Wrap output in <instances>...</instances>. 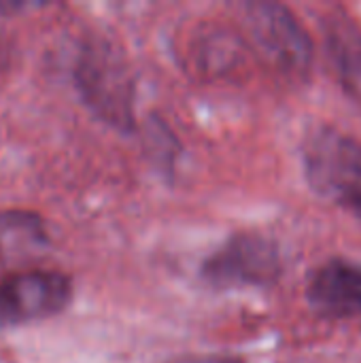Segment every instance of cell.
<instances>
[{
    "label": "cell",
    "mask_w": 361,
    "mask_h": 363,
    "mask_svg": "<svg viewBox=\"0 0 361 363\" xmlns=\"http://www.w3.org/2000/svg\"><path fill=\"white\" fill-rule=\"evenodd\" d=\"M302 160L306 181L321 200L361 213V140L321 128L306 138Z\"/></svg>",
    "instance_id": "obj_1"
},
{
    "label": "cell",
    "mask_w": 361,
    "mask_h": 363,
    "mask_svg": "<svg viewBox=\"0 0 361 363\" xmlns=\"http://www.w3.org/2000/svg\"><path fill=\"white\" fill-rule=\"evenodd\" d=\"M72 283L57 270H28L0 281V330L43 321L68 306Z\"/></svg>",
    "instance_id": "obj_2"
},
{
    "label": "cell",
    "mask_w": 361,
    "mask_h": 363,
    "mask_svg": "<svg viewBox=\"0 0 361 363\" xmlns=\"http://www.w3.org/2000/svg\"><path fill=\"white\" fill-rule=\"evenodd\" d=\"M281 274L277 245L260 234H236L202 266V277L215 287L270 285Z\"/></svg>",
    "instance_id": "obj_3"
},
{
    "label": "cell",
    "mask_w": 361,
    "mask_h": 363,
    "mask_svg": "<svg viewBox=\"0 0 361 363\" xmlns=\"http://www.w3.org/2000/svg\"><path fill=\"white\" fill-rule=\"evenodd\" d=\"M243 17L257 49L279 68L304 70L311 64V38L283 4L247 2Z\"/></svg>",
    "instance_id": "obj_4"
},
{
    "label": "cell",
    "mask_w": 361,
    "mask_h": 363,
    "mask_svg": "<svg viewBox=\"0 0 361 363\" xmlns=\"http://www.w3.org/2000/svg\"><path fill=\"white\" fill-rule=\"evenodd\" d=\"M306 300L315 313L328 319L361 315V262L332 259L317 268L306 287Z\"/></svg>",
    "instance_id": "obj_5"
},
{
    "label": "cell",
    "mask_w": 361,
    "mask_h": 363,
    "mask_svg": "<svg viewBox=\"0 0 361 363\" xmlns=\"http://www.w3.org/2000/svg\"><path fill=\"white\" fill-rule=\"evenodd\" d=\"M328 49L343 87L361 102V30L336 17L328 28Z\"/></svg>",
    "instance_id": "obj_6"
},
{
    "label": "cell",
    "mask_w": 361,
    "mask_h": 363,
    "mask_svg": "<svg viewBox=\"0 0 361 363\" xmlns=\"http://www.w3.org/2000/svg\"><path fill=\"white\" fill-rule=\"evenodd\" d=\"M45 228L40 219L26 213H2L0 215V262L30 253L45 245Z\"/></svg>",
    "instance_id": "obj_7"
},
{
    "label": "cell",
    "mask_w": 361,
    "mask_h": 363,
    "mask_svg": "<svg viewBox=\"0 0 361 363\" xmlns=\"http://www.w3.org/2000/svg\"><path fill=\"white\" fill-rule=\"evenodd\" d=\"M172 363H243L240 359H232V357H183Z\"/></svg>",
    "instance_id": "obj_8"
}]
</instances>
